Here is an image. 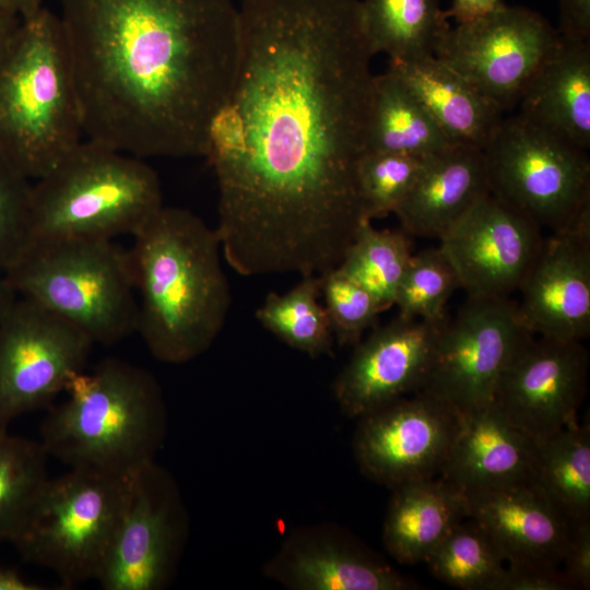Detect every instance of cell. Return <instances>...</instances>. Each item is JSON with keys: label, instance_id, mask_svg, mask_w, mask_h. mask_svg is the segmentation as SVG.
Returning <instances> with one entry per match:
<instances>
[{"label": "cell", "instance_id": "cell-1", "mask_svg": "<svg viewBox=\"0 0 590 590\" xmlns=\"http://www.w3.org/2000/svg\"><path fill=\"white\" fill-rule=\"evenodd\" d=\"M229 102L245 144L213 168L214 229L245 276L321 274L364 219L357 187L374 78L359 0H243Z\"/></svg>", "mask_w": 590, "mask_h": 590}, {"label": "cell", "instance_id": "cell-2", "mask_svg": "<svg viewBox=\"0 0 590 590\" xmlns=\"http://www.w3.org/2000/svg\"><path fill=\"white\" fill-rule=\"evenodd\" d=\"M86 139L140 157L204 156L240 58L232 0H61Z\"/></svg>", "mask_w": 590, "mask_h": 590}, {"label": "cell", "instance_id": "cell-3", "mask_svg": "<svg viewBox=\"0 0 590 590\" xmlns=\"http://www.w3.org/2000/svg\"><path fill=\"white\" fill-rule=\"evenodd\" d=\"M132 237L137 332L156 359L189 362L217 338L231 306L216 233L187 209L163 206Z\"/></svg>", "mask_w": 590, "mask_h": 590}, {"label": "cell", "instance_id": "cell-4", "mask_svg": "<svg viewBox=\"0 0 590 590\" xmlns=\"http://www.w3.org/2000/svg\"><path fill=\"white\" fill-rule=\"evenodd\" d=\"M82 135L61 19L43 8L20 21L0 54V152L35 180Z\"/></svg>", "mask_w": 590, "mask_h": 590}, {"label": "cell", "instance_id": "cell-5", "mask_svg": "<svg viewBox=\"0 0 590 590\" xmlns=\"http://www.w3.org/2000/svg\"><path fill=\"white\" fill-rule=\"evenodd\" d=\"M69 398L40 425L46 453L70 468L127 473L153 462L162 444L165 409L153 376L119 358L75 375Z\"/></svg>", "mask_w": 590, "mask_h": 590}, {"label": "cell", "instance_id": "cell-6", "mask_svg": "<svg viewBox=\"0 0 590 590\" xmlns=\"http://www.w3.org/2000/svg\"><path fill=\"white\" fill-rule=\"evenodd\" d=\"M163 206L143 158L85 138L33 182L32 239L133 236Z\"/></svg>", "mask_w": 590, "mask_h": 590}, {"label": "cell", "instance_id": "cell-7", "mask_svg": "<svg viewBox=\"0 0 590 590\" xmlns=\"http://www.w3.org/2000/svg\"><path fill=\"white\" fill-rule=\"evenodd\" d=\"M4 275L19 297L72 323L94 344L137 332L131 257L115 239L34 238Z\"/></svg>", "mask_w": 590, "mask_h": 590}, {"label": "cell", "instance_id": "cell-8", "mask_svg": "<svg viewBox=\"0 0 590 590\" xmlns=\"http://www.w3.org/2000/svg\"><path fill=\"white\" fill-rule=\"evenodd\" d=\"M134 471L70 468L48 479L12 543L24 559L51 570L64 586L96 580Z\"/></svg>", "mask_w": 590, "mask_h": 590}, {"label": "cell", "instance_id": "cell-9", "mask_svg": "<svg viewBox=\"0 0 590 590\" xmlns=\"http://www.w3.org/2000/svg\"><path fill=\"white\" fill-rule=\"evenodd\" d=\"M491 192L556 233L590 208V160L518 114L483 149Z\"/></svg>", "mask_w": 590, "mask_h": 590}, {"label": "cell", "instance_id": "cell-10", "mask_svg": "<svg viewBox=\"0 0 590 590\" xmlns=\"http://www.w3.org/2000/svg\"><path fill=\"white\" fill-rule=\"evenodd\" d=\"M529 334L510 297L468 296L442 324L418 391L460 414L493 403L502 374Z\"/></svg>", "mask_w": 590, "mask_h": 590}, {"label": "cell", "instance_id": "cell-11", "mask_svg": "<svg viewBox=\"0 0 590 590\" xmlns=\"http://www.w3.org/2000/svg\"><path fill=\"white\" fill-rule=\"evenodd\" d=\"M562 40L540 13L503 2L482 19L450 27L435 57L505 113L518 105L532 78Z\"/></svg>", "mask_w": 590, "mask_h": 590}, {"label": "cell", "instance_id": "cell-12", "mask_svg": "<svg viewBox=\"0 0 590 590\" xmlns=\"http://www.w3.org/2000/svg\"><path fill=\"white\" fill-rule=\"evenodd\" d=\"M93 345L72 323L17 296L0 323V430L66 390Z\"/></svg>", "mask_w": 590, "mask_h": 590}, {"label": "cell", "instance_id": "cell-13", "mask_svg": "<svg viewBox=\"0 0 590 590\" xmlns=\"http://www.w3.org/2000/svg\"><path fill=\"white\" fill-rule=\"evenodd\" d=\"M357 420L353 450L361 471L393 488L441 473L461 414L439 399L416 391Z\"/></svg>", "mask_w": 590, "mask_h": 590}, {"label": "cell", "instance_id": "cell-14", "mask_svg": "<svg viewBox=\"0 0 590 590\" xmlns=\"http://www.w3.org/2000/svg\"><path fill=\"white\" fill-rule=\"evenodd\" d=\"M589 353L581 341L529 334L498 381L494 403L538 442L578 423Z\"/></svg>", "mask_w": 590, "mask_h": 590}, {"label": "cell", "instance_id": "cell-15", "mask_svg": "<svg viewBox=\"0 0 590 590\" xmlns=\"http://www.w3.org/2000/svg\"><path fill=\"white\" fill-rule=\"evenodd\" d=\"M468 296L510 297L544 241L542 228L491 191L439 239Z\"/></svg>", "mask_w": 590, "mask_h": 590}, {"label": "cell", "instance_id": "cell-16", "mask_svg": "<svg viewBox=\"0 0 590 590\" xmlns=\"http://www.w3.org/2000/svg\"><path fill=\"white\" fill-rule=\"evenodd\" d=\"M170 482L150 462L135 470L107 555L96 578L105 590H158L172 577L181 542Z\"/></svg>", "mask_w": 590, "mask_h": 590}, {"label": "cell", "instance_id": "cell-17", "mask_svg": "<svg viewBox=\"0 0 590 590\" xmlns=\"http://www.w3.org/2000/svg\"><path fill=\"white\" fill-rule=\"evenodd\" d=\"M442 323L397 316L355 344L333 382V396L349 417H361L421 389Z\"/></svg>", "mask_w": 590, "mask_h": 590}, {"label": "cell", "instance_id": "cell-18", "mask_svg": "<svg viewBox=\"0 0 590 590\" xmlns=\"http://www.w3.org/2000/svg\"><path fill=\"white\" fill-rule=\"evenodd\" d=\"M524 328L534 335L582 341L590 332V208L544 237L519 290Z\"/></svg>", "mask_w": 590, "mask_h": 590}, {"label": "cell", "instance_id": "cell-19", "mask_svg": "<svg viewBox=\"0 0 590 590\" xmlns=\"http://www.w3.org/2000/svg\"><path fill=\"white\" fill-rule=\"evenodd\" d=\"M268 578L294 590H412L418 585L333 527L293 533L264 566Z\"/></svg>", "mask_w": 590, "mask_h": 590}, {"label": "cell", "instance_id": "cell-20", "mask_svg": "<svg viewBox=\"0 0 590 590\" xmlns=\"http://www.w3.org/2000/svg\"><path fill=\"white\" fill-rule=\"evenodd\" d=\"M463 493L467 518L488 534L507 565L560 568L574 524L532 484Z\"/></svg>", "mask_w": 590, "mask_h": 590}, {"label": "cell", "instance_id": "cell-21", "mask_svg": "<svg viewBox=\"0 0 590 590\" xmlns=\"http://www.w3.org/2000/svg\"><path fill=\"white\" fill-rule=\"evenodd\" d=\"M535 441L495 403L461 414L441 477L462 492L529 483Z\"/></svg>", "mask_w": 590, "mask_h": 590}, {"label": "cell", "instance_id": "cell-22", "mask_svg": "<svg viewBox=\"0 0 590 590\" xmlns=\"http://www.w3.org/2000/svg\"><path fill=\"white\" fill-rule=\"evenodd\" d=\"M489 191L483 150L453 144L428 157L393 214L410 236L439 239Z\"/></svg>", "mask_w": 590, "mask_h": 590}, {"label": "cell", "instance_id": "cell-23", "mask_svg": "<svg viewBox=\"0 0 590 590\" xmlns=\"http://www.w3.org/2000/svg\"><path fill=\"white\" fill-rule=\"evenodd\" d=\"M517 106V114L531 125L588 151L590 42L563 39L559 48L532 78Z\"/></svg>", "mask_w": 590, "mask_h": 590}, {"label": "cell", "instance_id": "cell-24", "mask_svg": "<svg viewBox=\"0 0 590 590\" xmlns=\"http://www.w3.org/2000/svg\"><path fill=\"white\" fill-rule=\"evenodd\" d=\"M388 71L418 98L455 144L483 150L505 117L496 104L435 56L390 59Z\"/></svg>", "mask_w": 590, "mask_h": 590}, {"label": "cell", "instance_id": "cell-25", "mask_svg": "<svg viewBox=\"0 0 590 590\" xmlns=\"http://www.w3.org/2000/svg\"><path fill=\"white\" fill-rule=\"evenodd\" d=\"M382 541L399 563H425L433 550L467 518L464 493L442 477L408 482L393 488Z\"/></svg>", "mask_w": 590, "mask_h": 590}, {"label": "cell", "instance_id": "cell-26", "mask_svg": "<svg viewBox=\"0 0 590 590\" xmlns=\"http://www.w3.org/2000/svg\"><path fill=\"white\" fill-rule=\"evenodd\" d=\"M455 143L418 98L390 71L375 75L366 152L428 157Z\"/></svg>", "mask_w": 590, "mask_h": 590}, {"label": "cell", "instance_id": "cell-27", "mask_svg": "<svg viewBox=\"0 0 590 590\" xmlns=\"http://www.w3.org/2000/svg\"><path fill=\"white\" fill-rule=\"evenodd\" d=\"M361 24L373 56L398 60L435 56L451 27L439 0H363Z\"/></svg>", "mask_w": 590, "mask_h": 590}, {"label": "cell", "instance_id": "cell-28", "mask_svg": "<svg viewBox=\"0 0 590 590\" xmlns=\"http://www.w3.org/2000/svg\"><path fill=\"white\" fill-rule=\"evenodd\" d=\"M529 483L570 523L590 520L589 421L535 442Z\"/></svg>", "mask_w": 590, "mask_h": 590}, {"label": "cell", "instance_id": "cell-29", "mask_svg": "<svg viewBox=\"0 0 590 590\" xmlns=\"http://www.w3.org/2000/svg\"><path fill=\"white\" fill-rule=\"evenodd\" d=\"M319 295V275H303L287 293L270 292L256 318L284 343L310 357L332 354L334 335Z\"/></svg>", "mask_w": 590, "mask_h": 590}, {"label": "cell", "instance_id": "cell-30", "mask_svg": "<svg viewBox=\"0 0 590 590\" xmlns=\"http://www.w3.org/2000/svg\"><path fill=\"white\" fill-rule=\"evenodd\" d=\"M412 253L410 235L402 228L377 229L371 221L363 220L337 268L387 310L394 305Z\"/></svg>", "mask_w": 590, "mask_h": 590}, {"label": "cell", "instance_id": "cell-31", "mask_svg": "<svg viewBox=\"0 0 590 590\" xmlns=\"http://www.w3.org/2000/svg\"><path fill=\"white\" fill-rule=\"evenodd\" d=\"M425 563L435 578L463 590H499L507 566L488 534L471 519L456 524Z\"/></svg>", "mask_w": 590, "mask_h": 590}, {"label": "cell", "instance_id": "cell-32", "mask_svg": "<svg viewBox=\"0 0 590 590\" xmlns=\"http://www.w3.org/2000/svg\"><path fill=\"white\" fill-rule=\"evenodd\" d=\"M40 442L0 430V540L13 542L46 481Z\"/></svg>", "mask_w": 590, "mask_h": 590}, {"label": "cell", "instance_id": "cell-33", "mask_svg": "<svg viewBox=\"0 0 590 590\" xmlns=\"http://www.w3.org/2000/svg\"><path fill=\"white\" fill-rule=\"evenodd\" d=\"M458 288V275L438 246L412 253L394 297L398 315L442 323L448 318L446 305Z\"/></svg>", "mask_w": 590, "mask_h": 590}, {"label": "cell", "instance_id": "cell-34", "mask_svg": "<svg viewBox=\"0 0 590 590\" xmlns=\"http://www.w3.org/2000/svg\"><path fill=\"white\" fill-rule=\"evenodd\" d=\"M428 157L365 152L357 167L364 219L373 221L394 213L418 179Z\"/></svg>", "mask_w": 590, "mask_h": 590}, {"label": "cell", "instance_id": "cell-35", "mask_svg": "<svg viewBox=\"0 0 590 590\" xmlns=\"http://www.w3.org/2000/svg\"><path fill=\"white\" fill-rule=\"evenodd\" d=\"M319 278L320 295L324 299L334 340L341 346L357 344L367 329L377 326L379 315L386 309L337 267L319 274Z\"/></svg>", "mask_w": 590, "mask_h": 590}, {"label": "cell", "instance_id": "cell-36", "mask_svg": "<svg viewBox=\"0 0 590 590\" xmlns=\"http://www.w3.org/2000/svg\"><path fill=\"white\" fill-rule=\"evenodd\" d=\"M32 179L0 152V272H5L32 240Z\"/></svg>", "mask_w": 590, "mask_h": 590}, {"label": "cell", "instance_id": "cell-37", "mask_svg": "<svg viewBox=\"0 0 590 590\" xmlns=\"http://www.w3.org/2000/svg\"><path fill=\"white\" fill-rule=\"evenodd\" d=\"M560 569L571 589L590 588V520L574 524Z\"/></svg>", "mask_w": 590, "mask_h": 590}, {"label": "cell", "instance_id": "cell-38", "mask_svg": "<svg viewBox=\"0 0 590 590\" xmlns=\"http://www.w3.org/2000/svg\"><path fill=\"white\" fill-rule=\"evenodd\" d=\"M560 568L507 565L499 590H569Z\"/></svg>", "mask_w": 590, "mask_h": 590}, {"label": "cell", "instance_id": "cell-39", "mask_svg": "<svg viewBox=\"0 0 590 590\" xmlns=\"http://www.w3.org/2000/svg\"><path fill=\"white\" fill-rule=\"evenodd\" d=\"M559 36L568 42H590V0H558Z\"/></svg>", "mask_w": 590, "mask_h": 590}, {"label": "cell", "instance_id": "cell-40", "mask_svg": "<svg viewBox=\"0 0 590 590\" xmlns=\"http://www.w3.org/2000/svg\"><path fill=\"white\" fill-rule=\"evenodd\" d=\"M502 3V0H452L449 10L445 12L456 24H467L486 16Z\"/></svg>", "mask_w": 590, "mask_h": 590}, {"label": "cell", "instance_id": "cell-41", "mask_svg": "<svg viewBox=\"0 0 590 590\" xmlns=\"http://www.w3.org/2000/svg\"><path fill=\"white\" fill-rule=\"evenodd\" d=\"M45 1L46 0H0V10L22 20L42 10Z\"/></svg>", "mask_w": 590, "mask_h": 590}, {"label": "cell", "instance_id": "cell-42", "mask_svg": "<svg viewBox=\"0 0 590 590\" xmlns=\"http://www.w3.org/2000/svg\"><path fill=\"white\" fill-rule=\"evenodd\" d=\"M42 585L27 581L17 571L0 566V590H43Z\"/></svg>", "mask_w": 590, "mask_h": 590}, {"label": "cell", "instance_id": "cell-43", "mask_svg": "<svg viewBox=\"0 0 590 590\" xmlns=\"http://www.w3.org/2000/svg\"><path fill=\"white\" fill-rule=\"evenodd\" d=\"M20 19L0 10V54L16 31Z\"/></svg>", "mask_w": 590, "mask_h": 590}, {"label": "cell", "instance_id": "cell-44", "mask_svg": "<svg viewBox=\"0 0 590 590\" xmlns=\"http://www.w3.org/2000/svg\"><path fill=\"white\" fill-rule=\"evenodd\" d=\"M17 298L3 272H0V323Z\"/></svg>", "mask_w": 590, "mask_h": 590}]
</instances>
